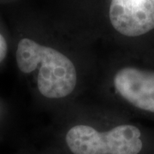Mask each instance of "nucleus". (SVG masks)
Instances as JSON below:
<instances>
[{
    "mask_svg": "<svg viewBox=\"0 0 154 154\" xmlns=\"http://www.w3.org/2000/svg\"><path fill=\"white\" fill-rule=\"evenodd\" d=\"M1 111H2V110H1V105H0V116H1Z\"/></svg>",
    "mask_w": 154,
    "mask_h": 154,
    "instance_id": "423d86ee",
    "label": "nucleus"
},
{
    "mask_svg": "<svg viewBox=\"0 0 154 154\" xmlns=\"http://www.w3.org/2000/svg\"><path fill=\"white\" fill-rule=\"evenodd\" d=\"M108 20L122 37H141L154 30V0H110Z\"/></svg>",
    "mask_w": 154,
    "mask_h": 154,
    "instance_id": "20e7f679",
    "label": "nucleus"
},
{
    "mask_svg": "<svg viewBox=\"0 0 154 154\" xmlns=\"http://www.w3.org/2000/svg\"><path fill=\"white\" fill-rule=\"evenodd\" d=\"M9 51V45L5 37L0 33V64L5 60Z\"/></svg>",
    "mask_w": 154,
    "mask_h": 154,
    "instance_id": "39448f33",
    "label": "nucleus"
},
{
    "mask_svg": "<svg viewBox=\"0 0 154 154\" xmlns=\"http://www.w3.org/2000/svg\"><path fill=\"white\" fill-rule=\"evenodd\" d=\"M88 55L29 37L19 39L15 51L17 69L31 82L40 102L61 110L76 102L88 86Z\"/></svg>",
    "mask_w": 154,
    "mask_h": 154,
    "instance_id": "f257e3e1",
    "label": "nucleus"
},
{
    "mask_svg": "<svg viewBox=\"0 0 154 154\" xmlns=\"http://www.w3.org/2000/svg\"><path fill=\"white\" fill-rule=\"evenodd\" d=\"M57 126L70 154H140L144 132L122 112L105 105L75 102L58 110Z\"/></svg>",
    "mask_w": 154,
    "mask_h": 154,
    "instance_id": "f03ea898",
    "label": "nucleus"
},
{
    "mask_svg": "<svg viewBox=\"0 0 154 154\" xmlns=\"http://www.w3.org/2000/svg\"><path fill=\"white\" fill-rule=\"evenodd\" d=\"M95 76L99 78L102 105L118 111L127 108L154 116L153 69L113 55L97 69Z\"/></svg>",
    "mask_w": 154,
    "mask_h": 154,
    "instance_id": "7ed1b4c3",
    "label": "nucleus"
}]
</instances>
